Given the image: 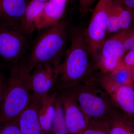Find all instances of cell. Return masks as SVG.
Segmentation results:
<instances>
[{"mask_svg":"<svg viewBox=\"0 0 134 134\" xmlns=\"http://www.w3.org/2000/svg\"><path fill=\"white\" fill-rule=\"evenodd\" d=\"M97 63L89 51L83 30H75L69 48L60 65V75L55 88L58 90L88 81L99 72Z\"/></svg>","mask_w":134,"mask_h":134,"instance_id":"1","label":"cell"},{"mask_svg":"<svg viewBox=\"0 0 134 134\" xmlns=\"http://www.w3.org/2000/svg\"><path fill=\"white\" fill-rule=\"evenodd\" d=\"M31 72L25 58L10 65L6 93L0 111V122L17 119L31 103Z\"/></svg>","mask_w":134,"mask_h":134,"instance_id":"2","label":"cell"},{"mask_svg":"<svg viewBox=\"0 0 134 134\" xmlns=\"http://www.w3.org/2000/svg\"><path fill=\"white\" fill-rule=\"evenodd\" d=\"M42 30L25 58L26 66L30 72L39 64L61 63V58L64 54L67 38L66 22L60 21Z\"/></svg>","mask_w":134,"mask_h":134,"instance_id":"3","label":"cell"},{"mask_svg":"<svg viewBox=\"0 0 134 134\" xmlns=\"http://www.w3.org/2000/svg\"><path fill=\"white\" fill-rule=\"evenodd\" d=\"M64 90L73 95L83 111L91 119H107L118 109L108 93L96 81V76Z\"/></svg>","mask_w":134,"mask_h":134,"instance_id":"4","label":"cell"},{"mask_svg":"<svg viewBox=\"0 0 134 134\" xmlns=\"http://www.w3.org/2000/svg\"><path fill=\"white\" fill-rule=\"evenodd\" d=\"M113 0H98L93 9L88 26L83 31L92 57L97 62L99 53L107 32V20Z\"/></svg>","mask_w":134,"mask_h":134,"instance_id":"5","label":"cell"},{"mask_svg":"<svg viewBox=\"0 0 134 134\" xmlns=\"http://www.w3.org/2000/svg\"><path fill=\"white\" fill-rule=\"evenodd\" d=\"M27 37L19 27L0 22V57L10 65L24 59L30 47Z\"/></svg>","mask_w":134,"mask_h":134,"instance_id":"6","label":"cell"},{"mask_svg":"<svg viewBox=\"0 0 134 134\" xmlns=\"http://www.w3.org/2000/svg\"><path fill=\"white\" fill-rule=\"evenodd\" d=\"M96 80L108 93L116 107L134 119V85H119L109 73L99 72Z\"/></svg>","mask_w":134,"mask_h":134,"instance_id":"7","label":"cell"},{"mask_svg":"<svg viewBox=\"0 0 134 134\" xmlns=\"http://www.w3.org/2000/svg\"><path fill=\"white\" fill-rule=\"evenodd\" d=\"M60 63H46L37 65L31 72L32 100L39 102L58 83Z\"/></svg>","mask_w":134,"mask_h":134,"instance_id":"8","label":"cell"},{"mask_svg":"<svg viewBox=\"0 0 134 134\" xmlns=\"http://www.w3.org/2000/svg\"><path fill=\"white\" fill-rule=\"evenodd\" d=\"M127 52L123 43L122 31L105 41L98 56L99 70L104 73H111L121 66L123 56Z\"/></svg>","mask_w":134,"mask_h":134,"instance_id":"9","label":"cell"},{"mask_svg":"<svg viewBox=\"0 0 134 134\" xmlns=\"http://www.w3.org/2000/svg\"><path fill=\"white\" fill-rule=\"evenodd\" d=\"M58 90L64 108L65 120L69 134H81L88 125L91 118L83 111L69 92L66 90Z\"/></svg>","mask_w":134,"mask_h":134,"instance_id":"10","label":"cell"},{"mask_svg":"<svg viewBox=\"0 0 134 134\" xmlns=\"http://www.w3.org/2000/svg\"><path fill=\"white\" fill-rule=\"evenodd\" d=\"M30 1L0 0V22L20 28V21Z\"/></svg>","mask_w":134,"mask_h":134,"instance_id":"11","label":"cell"},{"mask_svg":"<svg viewBox=\"0 0 134 134\" xmlns=\"http://www.w3.org/2000/svg\"><path fill=\"white\" fill-rule=\"evenodd\" d=\"M59 94L56 88L52 90L40 100L38 105V115L44 134H49L55 114L54 102Z\"/></svg>","mask_w":134,"mask_h":134,"instance_id":"12","label":"cell"},{"mask_svg":"<svg viewBox=\"0 0 134 134\" xmlns=\"http://www.w3.org/2000/svg\"><path fill=\"white\" fill-rule=\"evenodd\" d=\"M68 0H49L46 2L37 30H41L57 24L66 9Z\"/></svg>","mask_w":134,"mask_h":134,"instance_id":"13","label":"cell"},{"mask_svg":"<svg viewBox=\"0 0 134 134\" xmlns=\"http://www.w3.org/2000/svg\"><path fill=\"white\" fill-rule=\"evenodd\" d=\"M38 103L32 100L18 118L21 134H44L38 115Z\"/></svg>","mask_w":134,"mask_h":134,"instance_id":"14","label":"cell"},{"mask_svg":"<svg viewBox=\"0 0 134 134\" xmlns=\"http://www.w3.org/2000/svg\"><path fill=\"white\" fill-rule=\"evenodd\" d=\"M45 3L30 1L20 22V29L26 36L37 30Z\"/></svg>","mask_w":134,"mask_h":134,"instance_id":"15","label":"cell"},{"mask_svg":"<svg viewBox=\"0 0 134 134\" xmlns=\"http://www.w3.org/2000/svg\"><path fill=\"white\" fill-rule=\"evenodd\" d=\"M107 119L109 134H134V119L119 109Z\"/></svg>","mask_w":134,"mask_h":134,"instance_id":"16","label":"cell"},{"mask_svg":"<svg viewBox=\"0 0 134 134\" xmlns=\"http://www.w3.org/2000/svg\"><path fill=\"white\" fill-rule=\"evenodd\" d=\"M54 105L55 114L49 134H69L65 120L64 108L59 92L55 99Z\"/></svg>","mask_w":134,"mask_h":134,"instance_id":"17","label":"cell"},{"mask_svg":"<svg viewBox=\"0 0 134 134\" xmlns=\"http://www.w3.org/2000/svg\"><path fill=\"white\" fill-rule=\"evenodd\" d=\"M113 6L119 19L120 31L129 30L134 25V11L125 6L120 0H113Z\"/></svg>","mask_w":134,"mask_h":134,"instance_id":"18","label":"cell"},{"mask_svg":"<svg viewBox=\"0 0 134 134\" xmlns=\"http://www.w3.org/2000/svg\"><path fill=\"white\" fill-rule=\"evenodd\" d=\"M81 134H109V124L106 118H92Z\"/></svg>","mask_w":134,"mask_h":134,"instance_id":"19","label":"cell"},{"mask_svg":"<svg viewBox=\"0 0 134 134\" xmlns=\"http://www.w3.org/2000/svg\"><path fill=\"white\" fill-rule=\"evenodd\" d=\"M132 71L121 66L111 73L110 76L115 82L121 85H134Z\"/></svg>","mask_w":134,"mask_h":134,"instance_id":"20","label":"cell"},{"mask_svg":"<svg viewBox=\"0 0 134 134\" xmlns=\"http://www.w3.org/2000/svg\"><path fill=\"white\" fill-rule=\"evenodd\" d=\"M120 31L119 22L115 9L112 6L110 9L107 20V35Z\"/></svg>","mask_w":134,"mask_h":134,"instance_id":"21","label":"cell"},{"mask_svg":"<svg viewBox=\"0 0 134 134\" xmlns=\"http://www.w3.org/2000/svg\"><path fill=\"white\" fill-rule=\"evenodd\" d=\"M0 134H21L18 118L9 121L0 122Z\"/></svg>","mask_w":134,"mask_h":134,"instance_id":"22","label":"cell"},{"mask_svg":"<svg viewBox=\"0 0 134 134\" xmlns=\"http://www.w3.org/2000/svg\"><path fill=\"white\" fill-rule=\"evenodd\" d=\"M123 43L127 52L134 50V25L129 30L122 31Z\"/></svg>","mask_w":134,"mask_h":134,"instance_id":"23","label":"cell"},{"mask_svg":"<svg viewBox=\"0 0 134 134\" xmlns=\"http://www.w3.org/2000/svg\"><path fill=\"white\" fill-rule=\"evenodd\" d=\"M127 52L122 58L121 66L132 71L134 69V50Z\"/></svg>","mask_w":134,"mask_h":134,"instance_id":"24","label":"cell"},{"mask_svg":"<svg viewBox=\"0 0 134 134\" xmlns=\"http://www.w3.org/2000/svg\"><path fill=\"white\" fill-rule=\"evenodd\" d=\"M97 1L98 0H79V11L81 15H83L89 12Z\"/></svg>","mask_w":134,"mask_h":134,"instance_id":"25","label":"cell"},{"mask_svg":"<svg viewBox=\"0 0 134 134\" xmlns=\"http://www.w3.org/2000/svg\"><path fill=\"white\" fill-rule=\"evenodd\" d=\"M7 81H5L2 75L0 72V111L1 107L6 93Z\"/></svg>","mask_w":134,"mask_h":134,"instance_id":"26","label":"cell"},{"mask_svg":"<svg viewBox=\"0 0 134 134\" xmlns=\"http://www.w3.org/2000/svg\"><path fill=\"white\" fill-rule=\"evenodd\" d=\"M127 7L134 11V0H120Z\"/></svg>","mask_w":134,"mask_h":134,"instance_id":"27","label":"cell"},{"mask_svg":"<svg viewBox=\"0 0 134 134\" xmlns=\"http://www.w3.org/2000/svg\"><path fill=\"white\" fill-rule=\"evenodd\" d=\"M30 1H37L40 2H42L44 3H46L49 0H30Z\"/></svg>","mask_w":134,"mask_h":134,"instance_id":"28","label":"cell"},{"mask_svg":"<svg viewBox=\"0 0 134 134\" xmlns=\"http://www.w3.org/2000/svg\"><path fill=\"white\" fill-rule=\"evenodd\" d=\"M132 77L133 82L134 83V69L132 71Z\"/></svg>","mask_w":134,"mask_h":134,"instance_id":"29","label":"cell"},{"mask_svg":"<svg viewBox=\"0 0 134 134\" xmlns=\"http://www.w3.org/2000/svg\"><path fill=\"white\" fill-rule=\"evenodd\" d=\"M71 1L73 2L74 1H75V0H71Z\"/></svg>","mask_w":134,"mask_h":134,"instance_id":"30","label":"cell"}]
</instances>
